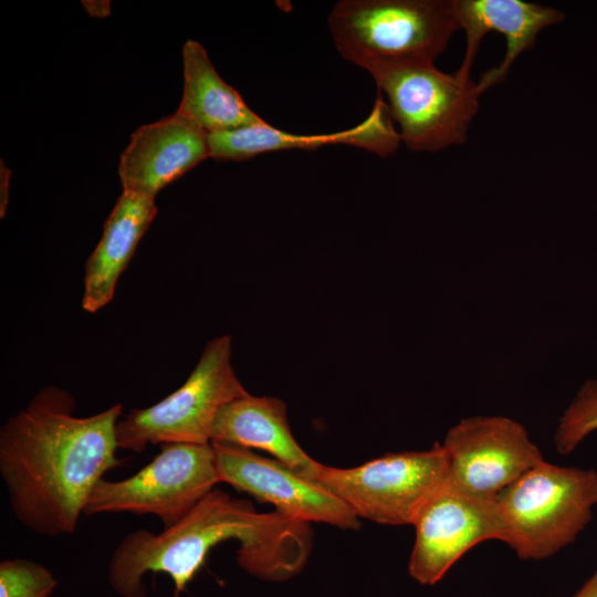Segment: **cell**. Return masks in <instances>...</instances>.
<instances>
[{
    "label": "cell",
    "instance_id": "obj_1",
    "mask_svg": "<svg viewBox=\"0 0 597 597\" xmlns=\"http://www.w3.org/2000/svg\"><path fill=\"white\" fill-rule=\"evenodd\" d=\"M64 389H41L0 430V474L18 521L45 536L76 531L86 502L103 475L121 464L116 404L88 416Z\"/></svg>",
    "mask_w": 597,
    "mask_h": 597
},
{
    "label": "cell",
    "instance_id": "obj_2",
    "mask_svg": "<svg viewBox=\"0 0 597 597\" xmlns=\"http://www.w3.org/2000/svg\"><path fill=\"white\" fill-rule=\"evenodd\" d=\"M279 534L274 512L260 513L249 501L213 489L161 533L137 530L122 538L108 564V583L122 597H145L143 577L164 573L172 579L178 597L217 544L237 540L239 555L254 556L270 549Z\"/></svg>",
    "mask_w": 597,
    "mask_h": 597
},
{
    "label": "cell",
    "instance_id": "obj_3",
    "mask_svg": "<svg viewBox=\"0 0 597 597\" xmlns=\"http://www.w3.org/2000/svg\"><path fill=\"white\" fill-rule=\"evenodd\" d=\"M503 540L522 559L551 557L585 530L597 506V471L545 460L495 495Z\"/></svg>",
    "mask_w": 597,
    "mask_h": 597
},
{
    "label": "cell",
    "instance_id": "obj_4",
    "mask_svg": "<svg viewBox=\"0 0 597 597\" xmlns=\"http://www.w3.org/2000/svg\"><path fill=\"white\" fill-rule=\"evenodd\" d=\"M328 25L341 55L365 70L378 62H433L460 30L454 0H343Z\"/></svg>",
    "mask_w": 597,
    "mask_h": 597
},
{
    "label": "cell",
    "instance_id": "obj_5",
    "mask_svg": "<svg viewBox=\"0 0 597 597\" xmlns=\"http://www.w3.org/2000/svg\"><path fill=\"white\" fill-rule=\"evenodd\" d=\"M388 98L400 139L416 151H438L467 140L482 94L471 78L429 61L378 62L366 69Z\"/></svg>",
    "mask_w": 597,
    "mask_h": 597
},
{
    "label": "cell",
    "instance_id": "obj_6",
    "mask_svg": "<svg viewBox=\"0 0 597 597\" xmlns=\"http://www.w3.org/2000/svg\"><path fill=\"white\" fill-rule=\"evenodd\" d=\"M245 394L231 365V337H216L206 345L193 370L177 390L118 420V449L142 452L148 444L211 443L220 409Z\"/></svg>",
    "mask_w": 597,
    "mask_h": 597
},
{
    "label": "cell",
    "instance_id": "obj_7",
    "mask_svg": "<svg viewBox=\"0 0 597 597\" xmlns=\"http://www.w3.org/2000/svg\"><path fill=\"white\" fill-rule=\"evenodd\" d=\"M448 480V459L440 443L422 451L387 453L348 469L321 464L316 476L358 519L386 525H412Z\"/></svg>",
    "mask_w": 597,
    "mask_h": 597
},
{
    "label": "cell",
    "instance_id": "obj_8",
    "mask_svg": "<svg viewBox=\"0 0 597 597\" xmlns=\"http://www.w3.org/2000/svg\"><path fill=\"white\" fill-rule=\"evenodd\" d=\"M220 482L212 443H168L132 476L121 481L100 480L83 514H150L169 527Z\"/></svg>",
    "mask_w": 597,
    "mask_h": 597
},
{
    "label": "cell",
    "instance_id": "obj_9",
    "mask_svg": "<svg viewBox=\"0 0 597 597\" xmlns=\"http://www.w3.org/2000/svg\"><path fill=\"white\" fill-rule=\"evenodd\" d=\"M449 481L469 493L493 498L544 461L520 422L502 416L460 420L441 443Z\"/></svg>",
    "mask_w": 597,
    "mask_h": 597
},
{
    "label": "cell",
    "instance_id": "obj_10",
    "mask_svg": "<svg viewBox=\"0 0 597 597\" xmlns=\"http://www.w3.org/2000/svg\"><path fill=\"white\" fill-rule=\"evenodd\" d=\"M412 526L415 543L409 575L421 585H434L473 546L503 540L495 496H479L448 482L426 503Z\"/></svg>",
    "mask_w": 597,
    "mask_h": 597
},
{
    "label": "cell",
    "instance_id": "obj_11",
    "mask_svg": "<svg viewBox=\"0 0 597 597\" xmlns=\"http://www.w3.org/2000/svg\"><path fill=\"white\" fill-rule=\"evenodd\" d=\"M211 443L221 482L274 505L276 511L293 519L325 523L341 530H359L360 521L352 509L318 482L251 449Z\"/></svg>",
    "mask_w": 597,
    "mask_h": 597
},
{
    "label": "cell",
    "instance_id": "obj_12",
    "mask_svg": "<svg viewBox=\"0 0 597 597\" xmlns=\"http://www.w3.org/2000/svg\"><path fill=\"white\" fill-rule=\"evenodd\" d=\"M208 157V134L176 111L132 134L119 158L118 176L123 190L155 199L163 188Z\"/></svg>",
    "mask_w": 597,
    "mask_h": 597
},
{
    "label": "cell",
    "instance_id": "obj_13",
    "mask_svg": "<svg viewBox=\"0 0 597 597\" xmlns=\"http://www.w3.org/2000/svg\"><path fill=\"white\" fill-rule=\"evenodd\" d=\"M454 4L467 42L461 66L454 72L459 77L471 78V67L488 32L498 31L505 35L504 57L498 66L482 74L478 82L481 93L505 80L516 57L534 45L544 28L565 18L557 9L523 0H454Z\"/></svg>",
    "mask_w": 597,
    "mask_h": 597
},
{
    "label": "cell",
    "instance_id": "obj_14",
    "mask_svg": "<svg viewBox=\"0 0 597 597\" xmlns=\"http://www.w3.org/2000/svg\"><path fill=\"white\" fill-rule=\"evenodd\" d=\"M211 442L266 451L315 482L322 464L297 443L290 428L286 405L276 397L248 392L224 405L214 419Z\"/></svg>",
    "mask_w": 597,
    "mask_h": 597
},
{
    "label": "cell",
    "instance_id": "obj_15",
    "mask_svg": "<svg viewBox=\"0 0 597 597\" xmlns=\"http://www.w3.org/2000/svg\"><path fill=\"white\" fill-rule=\"evenodd\" d=\"M156 213L155 199L123 190L85 263L83 310L94 313L112 301L121 274Z\"/></svg>",
    "mask_w": 597,
    "mask_h": 597
},
{
    "label": "cell",
    "instance_id": "obj_16",
    "mask_svg": "<svg viewBox=\"0 0 597 597\" xmlns=\"http://www.w3.org/2000/svg\"><path fill=\"white\" fill-rule=\"evenodd\" d=\"M184 91L177 112L207 134L228 132L263 122L238 91L214 70L203 45L188 40L182 46Z\"/></svg>",
    "mask_w": 597,
    "mask_h": 597
},
{
    "label": "cell",
    "instance_id": "obj_17",
    "mask_svg": "<svg viewBox=\"0 0 597 597\" xmlns=\"http://www.w3.org/2000/svg\"><path fill=\"white\" fill-rule=\"evenodd\" d=\"M331 143H337V133L296 135L275 128L264 121L228 132L208 134L210 157L219 161H243L263 153L283 149L313 150Z\"/></svg>",
    "mask_w": 597,
    "mask_h": 597
},
{
    "label": "cell",
    "instance_id": "obj_18",
    "mask_svg": "<svg viewBox=\"0 0 597 597\" xmlns=\"http://www.w3.org/2000/svg\"><path fill=\"white\" fill-rule=\"evenodd\" d=\"M597 430V379H588L559 419L554 436L556 451L573 452L579 443Z\"/></svg>",
    "mask_w": 597,
    "mask_h": 597
},
{
    "label": "cell",
    "instance_id": "obj_19",
    "mask_svg": "<svg viewBox=\"0 0 597 597\" xmlns=\"http://www.w3.org/2000/svg\"><path fill=\"white\" fill-rule=\"evenodd\" d=\"M56 585L42 564L20 558L0 563V597H51Z\"/></svg>",
    "mask_w": 597,
    "mask_h": 597
},
{
    "label": "cell",
    "instance_id": "obj_20",
    "mask_svg": "<svg viewBox=\"0 0 597 597\" xmlns=\"http://www.w3.org/2000/svg\"><path fill=\"white\" fill-rule=\"evenodd\" d=\"M400 135L392 126L388 106L379 96L371 114L357 127L338 133V144H347L377 153L391 155L399 145Z\"/></svg>",
    "mask_w": 597,
    "mask_h": 597
},
{
    "label": "cell",
    "instance_id": "obj_21",
    "mask_svg": "<svg viewBox=\"0 0 597 597\" xmlns=\"http://www.w3.org/2000/svg\"><path fill=\"white\" fill-rule=\"evenodd\" d=\"M11 176V170L7 165L1 160L0 165V217L3 218L6 214L8 198H9V180Z\"/></svg>",
    "mask_w": 597,
    "mask_h": 597
},
{
    "label": "cell",
    "instance_id": "obj_22",
    "mask_svg": "<svg viewBox=\"0 0 597 597\" xmlns=\"http://www.w3.org/2000/svg\"><path fill=\"white\" fill-rule=\"evenodd\" d=\"M573 597H597V577L593 575Z\"/></svg>",
    "mask_w": 597,
    "mask_h": 597
},
{
    "label": "cell",
    "instance_id": "obj_23",
    "mask_svg": "<svg viewBox=\"0 0 597 597\" xmlns=\"http://www.w3.org/2000/svg\"><path fill=\"white\" fill-rule=\"evenodd\" d=\"M594 575L597 577V572Z\"/></svg>",
    "mask_w": 597,
    "mask_h": 597
}]
</instances>
